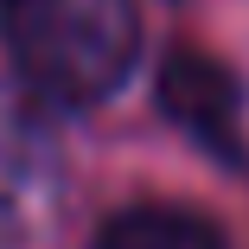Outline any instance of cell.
<instances>
[{"instance_id": "cell-1", "label": "cell", "mask_w": 249, "mask_h": 249, "mask_svg": "<svg viewBox=\"0 0 249 249\" xmlns=\"http://www.w3.org/2000/svg\"><path fill=\"white\" fill-rule=\"evenodd\" d=\"M0 45L32 96L89 109L128 83L141 19L128 0H0Z\"/></svg>"}, {"instance_id": "cell-3", "label": "cell", "mask_w": 249, "mask_h": 249, "mask_svg": "<svg viewBox=\"0 0 249 249\" xmlns=\"http://www.w3.org/2000/svg\"><path fill=\"white\" fill-rule=\"evenodd\" d=\"M160 109L205 154L243 166V83L230 64H217L205 52H173L160 64Z\"/></svg>"}, {"instance_id": "cell-2", "label": "cell", "mask_w": 249, "mask_h": 249, "mask_svg": "<svg viewBox=\"0 0 249 249\" xmlns=\"http://www.w3.org/2000/svg\"><path fill=\"white\" fill-rule=\"evenodd\" d=\"M58 185L64 173L52 154V134L38 128L32 109L0 96V249H19L52 224Z\"/></svg>"}, {"instance_id": "cell-4", "label": "cell", "mask_w": 249, "mask_h": 249, "mask_svg": "<svg viewBox=\"0 0 249 249\" xmlns=\"http://www.w3.org/2000/svg\"><path fill=\"white\" fill-rule=\"evenodd\" d=\"M89 249H224V230L185 205H128L96 230Z\"/></svg>"}]
</instances>
